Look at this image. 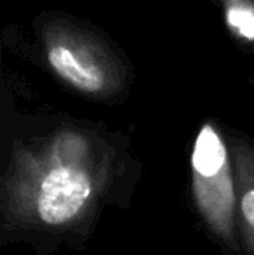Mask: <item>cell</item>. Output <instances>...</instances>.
<instances>
[{"instance_id":"obj_1","label":"cell","mask_w":254,"mask_h":255,"mask_svg":"<svg viewBox=\"0 0 254 255\" xmlns=\"http://www.w3.org/2000/svg\"><path fill=\"white\" fill-rule=\"evenodd\" d=\"M141 179L120 134L58 120L14 134L0 175V245L82 252L108 207L127 210Z\"/></svg>"},{"instance_id":"obj_2","label":"cell","mask_w":254,"mask_h":255,"mask_svg":"<svg viewBox=\"0 0 254 255\" xmlns=\"http://www.w3.org/2000/svg\"><path fill=\"white\" fill-rule=\"evenodd\" d=\"M192 202L221 255H244L237 226V186L227 135L213 120L200 125L192 148Z\"/></svg>"},{"instance_id":"obj_3","label":"cell","mask_w":254,"mask_h":255,"mask_svg":"<svg viewBox=\"0 0 254 255\" xmlns=\"http://www.w3.org/2000/svg\"><path fill=\"white\" fill-rule=\"evenodd\" d=\"M44 57L64 85L85 98L112 101L126 87V73L115 54L98 37L70 23L42 28Z\"/></svg>"},{"instance_id":"obj_4","label":"cell","mask_w":254,"mask_h":255,"mask_svg":"<svg viewBox=\"0 0 254 255\" xmlns=\"http://www.w3.org/2000/svg\"><path fill=\"white\" fill-rule=\"evenodd\" d=\"M237 186V226L244 255H254V141L225 132Z\"/></svg>"},{"instance_id":"obj_5","label":"cell","mask_w":254,"mask_h":255,"mask_svg":"<svg viewBox=\"0 0 254 255\" xmlns=\"http://www.w3.org/2000/svg\"><path fill=\"white\" fill-rule=\"evenodd\" d=\"M225 24L235 40L254 49V0H220Z\"/></svg>"}]
</instances>
